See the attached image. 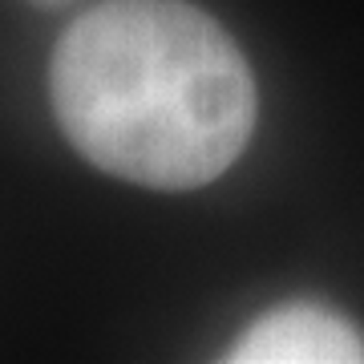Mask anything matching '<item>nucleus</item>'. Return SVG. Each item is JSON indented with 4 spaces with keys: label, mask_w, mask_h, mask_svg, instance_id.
Here are the masks:
<instances>
[{
    "label": "nucleus",
    "mask_w": 364,
    "mask_h": 364,
    "mask_svg": "<svg viewBox=\"0 0 364 364\" xmlns=\"http://www.w3.org/2000/svg\"><path fill=\"white\" fill-rule=\"evenodd\" d=\"M57 126L90 166L195 191L247 150L259 93L227 28L186 0H102L49 65Z\"/></svg>",
    "instance_id": "1"
},
{
    "label": "nucleus",
    "mask_w": 364,
    "mask_h": 364,
    "mask_svg": "<svg viewBox=\"0 0 364 364\" xmlns=\"http://www.w3.org/2000/svg\"><path fill=\"white\" fill-rule=\"evenodd\" d=\"M231 364H356L364 360V332L332 308L284 304L251 320L227 348Z\"/></svg>",
    "instance_id": "2"
},
{
    "label": "nucleus",
    "mask_w": 364,
    "mask_h": 364,
    "mask_svg": "<svg viewBox=\"0 0 364 364\" xmlns=\"http://www.w3.org/2000/svg\"><path fill=\"white\" fill-rule=\"evenodd\" d=\"M33 4H45V9H57V4H69V0H33Z\"/></svg>",
    "instance_id": "3"
}]
</instances>
